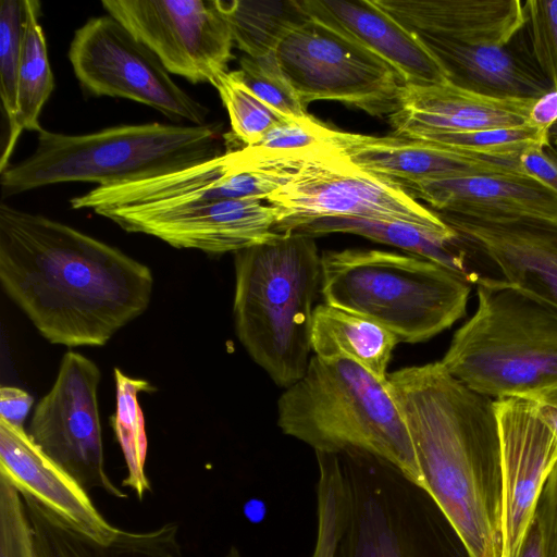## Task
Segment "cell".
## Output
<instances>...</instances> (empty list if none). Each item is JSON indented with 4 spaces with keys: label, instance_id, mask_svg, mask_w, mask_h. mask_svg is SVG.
Listing matches in <instances>:
<instances>
[{
    "label": "cell",
    "instance_id": "obj_36",
    "mask_svg": "<svg viewBox=\"0 0 557 557\" xmlns=\"http://www.w3.org/2000/svg\"><path fill=\"white\" fill-rule=\"evenodd\" d=\"M529 57L557 89V0L523 1Z\"/></svg>",
    "mask_w": 557,
    "mask_h": 557
},
{
    "label": "cell",
    "instance_id": "obj_31",
    "mask_svg": "<svg viewBox=\"0 0 557 557\" xmlns=\"http://www.w3.org/2000/svg\"><path fill=\"white\" fill-rule=\"evenodd\" d=\"M404 138L434 143L466 153L518 165L520 156L529 148L548 146V131L530 123L469 132H420Z\"/></svg>",
    "mask_w": 557,
    "mask_h": 557
},
{
    "label": "cell",
    "instance_id": "obj_16",
    "mask_svg": "<svg viewBox=\"0 0 557 557\" xmlns=\"http://www.w3.org/2000/svg\"><path fill=\"white\" fill-rule=\"evenodd\" d=\"M494 405L503 462L502 557H516L557 462V436L543 421L531 398L505 397L495 399Z\"/></svg>",
    "mask_w": 557,
    "mask_h": 557
},
{
    "label": "cell",
    "instance_id": "obj_37",
    "mask_svg": "<svg viewBox=\"0 0 557 557\" xmlns=\"http://www.w3.org/2000/svg\"><path fill=\"white\" fill-rule=\"evenodd\" d=\"M345 133L324 125L311 115L304 119H286L270 128L252 147L270 151L339 148Z\"/></svg>",
    "mask_w": 557,
    "mask_h": 557
},
{
    "label": "cell",
    "instance_id": "obj_30",
    "mask_svg": "<svg viewBox=\"0 0 557 557\" xmlns=\"http://www.w3.org/2000/svg\"><path fill=\"white\" fill-rule=\"evenodd\" d=\"M116 385V410L112 418V428L121 446L127 475L122 485L134 491L139 499L151 492L146 473L147 435L144 417L138 403V394L150 389L145 380L132 379L120 369L114 370Z\"/></svg>",
    "mask_w": 557,
    "mask_h": 557
},
{
    "label": "cell",
    "instance_id": "obj_23",
    "mask_svg": "<svg viewBox=\"0 0 557 557\" xmlns=\"http://www.w3.org/2000/svg\"><path fill=\"white\" fill-rule=\"evenodd\" d=\"M313 20L347 35L393 65L413 84H442L441 65L419 40L372 0H300Z\"/></svg>",
    "mask_w": 557,
    "mask_h": 557
},
{
    "label": "cell",
    "instance_id": "obj_1",
    "mask_svg": "<svg viewBox=\"0 0 557 557\" xmlns=\"http://www.w3.org/2000/svg\"><path fill=\"white\" fill-rule=\"evenodd\" d=\"M0 282L52 344L103 346L149 306L150 269L72 226L0 205Z\"/></svg>",
    "mask_w": 557,
    "mask_h": 557
},
{
    "label": "cell",
    "instance_id": "obj_19",
    "mask_svg": "<svg viewBox=\"0 0 557 557\" xmlns=\"http://www.w3.org/2000/svg\"><path fill=\"white\" fill-rule=\"evenodd\" d=\"M536 99H502L450 83H406L398 110L388 116L393 135L420 132H469L529 123Z\"/></svg>",
    "mask_w": 557,
    "mask_h": 557
},
{
    "label": "cell",
    "instance_id": "obj_35",
    "mask_svg": "<svg viewBox=\"0 0 557 557\" xmlns=\"http://www.w3.org/2000/svg\"><path fill=\"white\" fill-rule=\"evenodd\" d=\"M28 0L0 2V96L9 127L16 116L17 76Z\"/></svg>",
    "mask_w": 557,
    "mask_h": 557
},
{
    "label": "cell",
    "instance_id": "obj_25",
    "mask_svg": "<svg viewBox=\"0 0 557 557\" xmlns=\"http://www.w3.org/2000/svg\"><path fill=\"white\" fill-rule=\"evenodd\" d=\"M21 494L37 557H183L175 522L149 531L120 529L111 542L100 543L72 528L34 497Z\"/></svg>",
    "mask_w": 557,
    "mask_h": 557
},
{
    "label": "cell",
    "instance_id": "obj_6",
    "mask_svg": "<svg viewBox=\"0 0 557 557\" xmlns=\"http://www.w3.org/2000/svg\"><path fill=\"white\" fill-rule=\"evenodd\" d=\"M478 305L441 360L470 389L499 399L557 386V307L480 276Z\"/></svg>",
    "mask_w": 557,
    "mask_h": 557
},
{
    "label": "cell",
    "instance_id": "obj_39",
    "mask_svg": "<svg viewBox=\"0 0 557 557\" xmlns=\"http://www.w3.org/2000/svg\"><path fill=\"white\" fill-rule=\"evenodd\" d=\"M534 518L541 529L544 557H557V462L540 495Z\"/></svg>",
    "mask_w": 557,
    "mask_h": 557
},
{
    "label": "cell",
    "instance_id": "obj_2",
    "mask_svg": "<svg viewBox=\"0 0 557 557\" xmlns=\"http://www.w3.org/2000/svg\"><path fill=\"white\" fill-rule=\"evenodd\" d=\"M409 430L424 490L467 557H502L503 462L494 399L455 379L441 361L387 375Z\"/></svg>",
    "mask_w": 557,
    "mask_h": 557
},
{
    "label": "cell",
    "instance_id": "obj_38",
    "mask_svg": "<svg viewBox=\"0 0 557 557\" xmlns=\"http://www.w3.org/2000/svg\"><path fill=\"white\" fill-rule=\"evenodd\" d=\"M0 557H37L23 497L1 474Z\"/></svg>",
    "mask_w": 557,
    "mask_h": 557
},
{
    "label": "cell",
    "instance_id": "obj_18",
    "mask_svg": "<svg viewBox=\"0 0 557 557\" xmlns=\"http://www.w3.org/2000/svg\"><path fill=\"white\" fill-rule=\"evenodd\" d=\"M0 474L82 534L111 542L119 528L96 508L88 492L53 461L24 428L0 419Z\"/></svg>",
    "mask_w": 557,
    "mask_h": 557
},
{
    "label": "cell",
    "instance_id": "obj_32",
    "mask_svg": "<svg viewBox=\"0 0 557 557\" xmlns=\"http://www.w3.org/2000/svg\"><path fill=\"white\" fill-rule=\"evenodd\" d=\"M318 463L317 536L311 557H334L345 527L349 496L337 454L314 453Z\"/></svg>",
    "mask_w": 557,
    "mask_h": 557
},
{
    "label": "cell",
    "instance_id": "obj_14",
    "mask_svg": "<svg viewBox=\"0 0 557 557\" xmlns=\"http://www.w3.org/2000/svg\"><path fill=\"white\" fill-rule=\"evenodd\" d=\"M100 377L95 362L67 351L52 387L35 408L28 434L87 492L98 488L126 498L127 493L111 481L104 467L97 397Z\"/></svg>",
    "mask_w": 557,
    "mask_h": 557
},
{
    "label": "cell",
    "instance_id": "obj_40",
    "mask_svg": "<svg viewBox=\"0 0 557 557\" xmlns=\"http://www.w3.org/2000/svg\"><path fill=\"white\" fill-rule=\"evenodd\" d=\"M545 148L535 146L525 150L519 158L520 172L557 195V159Z\"/></svg>",
    "mask_w": 557,
    "mask_h": 557
},
{
    "label": "cell",
    "instance_id": "obj_11",
    "mask_svg": "<svg viewBox=\"0 0 557 557\" xmlns=\"http://www.w3.org/2000/svg\"><path fill=\"white\" fill-rule=\"evenodd\" d=\"M317 156L314 149L270 151L243 146L169 174L97 186L72 198L71 206L73 209H89L97 213L107 208L173 202L265 201Z\"/></svg>",
    "mask_w": 557,
    "mask_h": 557
},
{
    "label": "cell",
    "instance_id": "obj_3",
    "mask_svg": "<svg viewBox=\"0 0 557 557\" xmlns=\"http://www.w3.org/2000/svg\"><path fill=\"white\" fill-rule=\"evenodd\" d=\"M233 314L252 360L283 388L306 373L311 323L321 287L314 237L290 233L235 252Z\"/></svg>",
    "mask_w": 557,
    "mask_h": 557
},
{
    "label": "cell",
    "instance_id": "obj_33",
    "mask_svg": "<svg viewBox=\"0 0 557 557\" xmlns=\"http://www.w3.org/2000/svg\"><path fill=\"white\" fill-rule=\"evenodd\" d=\"M212 86L227 110L233 134L244 146L257 144L270 128L286 120L259 99L236 71L220 75Z\"/></svg>",
    "mask_w": 557,
    "mask_h": 557
},
{
    "label": "cell",
    "instance_id": "obj_4",
    "mask_svg": "<svg viewBox=\"0 0 557 557\" xmlns=\"http://www.w3.org/2000/svg\"><path fill=\"white\" fill-rule=\"evenodd\" d=\"M277 425L314 453L361 451L424 488L404 417L381 381L357 362L312 356L305 375L281 395Z\"/></svg>",
    "mask_w": 557,
    "mask_h": 557
},
{
    "label": "cell",
    "instance_id": "obj_17",
    "mask_svg": "<svg viewBox=\"0 0 557 557\" xmlns=\"http://www.w3.org/2000/svg\"><path fill=\"white\" fill-rule=\"evenodd\" d=\"M440 214L484 223L557 227V195L521 173H494L398 183Z\"/></svg>",
    "mask_w": 557,
    "mask_h": 557
},
{
    "label": "cell",
    "instance_id": "obj_41",
    "mask_svg": "<svg viewBox=\"0 0 557 557\" xmlns=\"http://www.w3.org/2000/svg\"><path fill=\"white\" fill-rule=\"evenodd\" d=\"M32 405L33 397L27 392L14 386L0 388V419L12 425L24 428Z\"/></svg>",
    "mask_w": 557,
    "mask_h": 557
},
{
    "label": "cell",
    "instance_id": "obj_12",
    "mask_svg": "<svg viewBox=\"0 0 557 557\" xmlns=\"http://www.w3.org/2000/svg\"><path fill=\"white\" fill-rule=\"evenodd\" d=\"M69 59L82 87L97 97L126 98L171 120L206 123L208 108L174 83L158 57L109 14L75 32Z\"/></svg>",
    "mask_w": 557,
    "mask_h": 557
},
{
    "label": "cell",
    "instance_id": "obj_27",
    "mask_svg": "<svg viewBox=\"0 0 557 557\" xmlns=\"http://www.w3.org/2000/svg\"><path fill=\"white\" fill-rule=\"evenodd\" d=\"M290 233L311 237L331 233L355 234L432 260L462 275L471 284H475L480 277L467 265L466 252L458 245L461 237L448 238L406 222L361 218H321L305 223Z\"/></svg>",
    "mask_w": 557,
    "mask_h": 557
},
{
    "label": "cell",
    "instance_id": "obj_20",
    "mask_svg": "<svg viewBox=\"0 0 557 557\" xmlns=\"http://www.w3.org/2000/svg\"><path fill=\"white\" fill-rule=\"evenodd\" d=\"M413 36L468 46H505L524 25L520 0H372Z\"/></svg>",
    "mask_w": 557,
    "mask_h": 557
},
{
    "label": "cell",
    "instance_id": "obj_7",
    "mask_svg": "<svg viewBox=\"0 0 557 557\" xmlns=\"http://www.w3.org/2000/svg\"><path fill=\"white\" fill-rule=\"evenodd\" d=\"M324 302L391 331L399 342L429 341L467 312L471 283L432 260L379 249L321 255Z\"/></svg>",
    "mask_w": 557,
    "mask_h": 557
},
{
    "label": "cell",
    "instance_id": "obj_34",
    "mask_svg": "<svg viewBox=\"0 0 557 557\" xmlns=\"http://www.w3.org/2000/svg\"><path fill=\"white\" fill-rule=\"evenodd\" d=\"M236 70L242 82L263 102L285 119H304L310 114L284 75L275 52L252 58L244 55Z\"/></svg>",
    "mask_w": 557,
    "mask_h": 557
},
{
    "label": "cell",
    "instance_id": "obj_29",
    "mask_svg": "<svg viewBox=\"0 0 557 557\" xmlns=\"http://www.w3.org/2000/svg\"><path fill=\"white\" fill-rule=\"evenodd\" d=\"M224 3L235 46L252 58L274 53L285 36L309 18L300 0Z\"/></svg>",
    "mask_w": 557,
    "mask_h": 557
},
{
    "label": "cell",
    "instance_id": "obj_46",
    "mask_svg": "<svg viewBox=\"0 0 557 557\" xmlns=\"http://www.w3.org/2000/svg\"><path fill=\"white\" fill-rule=\"evenodd\" d=\"M225 557H243L240 550L236 546H231Z\"/></svg>",
    "mask_w": 557,
    "mask_h": 557
},
{
    "label": "cell",
    "instance_id": "obj_43",
    "mask_svg": "<svg viewBox=\"0 0 557 557\" xmlns=\"http://www.w3.org/2000/svg\"><path fill=\"white\" fill-rule=\"evenodd\" d=\"M528 398L535 403L539 414L557 436V386Z\"/></svg>",
    "mask_w": 557,
    "mask_h": 557
},
{
    "label": "cell",
    "instance_id": "obj_5",
    "mask_svg": "<svg viewBox=\"0 0 557 557\" xmlns=\"http://www.w3.org/2000/svg\"><path fill=\"white\" fill-rule=\"evenodd\" d=\"M24 160L0 172L2 198L72 182L98 186L144 181L222 154L218 123L119 125L85 135L41 128Z\"/></svg>",
    "mask_w": 557,
    "mask_h": 557
},
{
    "label": "cell",
    "instance_id": "obj_8",
    "mask_svg": "<svg viewBox=\"0 0 557 557\" xmlns=\"http://www.w3.org/2000/svg\"><path fill=\"white\" fill-rule=\"evenodd\" d=\"M337 455L349 509L334 557H457L459 540L424 488L372 455Z\"/></svg>",
    "mask_w": 557,
    "mask_h": 557
},
{
    "label": "cell",
    "instance_id": "obj_15",
    "mask_svg": "<svg viewBox=\"0 0 557 557\" xmlns=\"http://www.w3.org/2000/svg\"><path fill=\"white\" fill-rule=\"evenodd\" d=\"M97 214L127 232L211 255L235 253L278 235L275 209L259 199L117 207Z\"/></svg>",
    "mask_w": 557,
    "mask_h": 557
},
{
    "label": "cell",
    "instance_id": "obj_45",
    "mask_svg": "<svg viewBox=\"0 0 557 557\" xmlns=\"http://www.w3.org/2000/svg\"><path fill=\"white\" fill-rule=\"evenodd\" d=\"M545 149L557 159V122L548 129V146Z\"/></svg>",
    "mask_w": 557,
    "mask_h": 557
},
{
    "label": "cell",
    "instance_id": "obj_24",
    "mask_svg": "<svg viewBox=\"0 0 557 557\" xmlns=\"http://www.w3.org/2000/svg\"><path fill=\"white\" fill-rule=\"evenodd\" d=\"M414 37L441 65L447 82L457 87L502 99H537L553 88L531 58L509 47L512 41L468 46Z\"/></svg>",
    "mask_w": 557,
    "mask_h": 557
},
{
    "label": "cell",
    "instance_id": "obj_21",
    "mask_svg": "<svg viewBox=\"0 0 557 557\" xmlns=\"http://www.w3.org/2000/svg\"><path fill=\"white\" fill-rule=\"evenodd\" d=\"M438 215L493 261L502 280L557 307V227Z\"/></svg>",
    "mask_w": 557,
    "mask_h": 557
},
{
    "label": "cell",
    "instance_id": "obj_13",
    "mask_svg": "<svg viewBox=\"0 0 557 557\" xmlns=\"http://www.w3.org/2000/svg\"><path fill=\"white\" fill-rule=\"evenodd\" d=\"M101 4L169 73L213 85L228 72L235 42L224 0H103Z\"/></svg>",
    "mask_w": 557,
    "mask_h": 557
},
{
    "label": "cell",
    "instance_id": "obj_42",
    "mask_svg": "<svg viewBox=\"0 0 557 557\" xmlns=\"http://www.w3.org/2000/svg\"><path fill=\"white\" fill-rule=\"evenodd\" d=\"M557 122V89L552 88L537 98L531 108L529 123L548 131Z\"/></svg>",
    "mask_w": 557,
    "mask_h": 557
},
{
    "label": "cell",
    "instance_id": "obj_22",
    "mask_svg": "<svg viewBox=\"0 0 557 557\" xmlns=\"http://www.w3.org/2000/svg\"><path fill=\"white\" fill-rule=\"evenodd\" d=\"M339 149L360 169L396 184L478 174L521 173L515 163L394 135L377 137L345 133Z\"/></svg>",
    "mask_w": 557,
    "mask_h": 557
},
{
    "label": "cell",
    "instance_id": "obj_28",
    "mask_svg": "<svg viewBox=\"0 0 557 557\" xmlns=\"http://www.w3.org/2000/svg\"><path fill=\"white\" fill-rule=\"evenodd\" d=\"M40 3L28 0L27 20L24 30L22 57L17 76L16 116L9 127L0 172L10 163L9 159L21 133L41 129L38 117L54 88L53 74L48 60L45 34L38 22Z\"/></svg>",
    "mask_w": 557,
    "mask_h": 557
},
{
    "label": "cell",
    "instance_id": "obj_10",
    "mask_svg": "<svg viewBox=\"0 0 557 557\" xmlns=\"http://www.w3.org/2000/svg\"><path fill=\"white\" fill-rule=\"evenodd\" d=\"M300 102L336 100L374 116L399 108L404 76L383 58L347 35L309 16L275 51Z\"/></svg>",
    "mask_w": 557,
    "mask_h": 557
},
{
    "label": "cell",
    "instance_id": "obj_44",
    "mask_svg": "<svg viewBox=\"0 0 557 557\" xmlns=\"http://www.w3.org/2000/svg\"><path fill=\"white\" fill-rule=\"evenodd\" d=\"M516 557H544L542 533L535 518Z\"/></svg>",
    "mask_w": 557,
    "mask_h": 557
},
{
    "label": "cell",
    "instance_id": "obj_26",
    "mask_svg": "<svg viewBox=\"0 0 557 557\" xmlns=\"http://www.w3.org/2000/svg\"><path fill=\"white\" fill-rule=\"evenodd\" d=\"M398 343L391 331L355 312L326 302L313 309L311 349L320 358L350 359L385 382Z\"/></svg>",
    "mask_w": 557,
    "mask_h": 557
},
{
    "label": "cell",
    "instance_id": "obj_9",
    "mask_svg": "<svg viewBox=\"0 0 557 557\" xmlns=\"http://www.w3.org/2000/svg\"><path fill=\"white\" fill-rule=\"evenodd\" d=\"M265 202L276 211L277 234H289L321 218H361L400 221L448 238L460 237L436 211L393 181L360 169L339 149L306 162Z\"/></svg>",
    "mask_w": 557,
    "mask_h": 557
}]
</instances>
